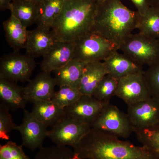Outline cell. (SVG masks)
<instances>
[{
	"mask_svg": "<svg viewBox=\"0 0 159 159\" xmlns=\"http://www.w3.org/2000/svg\"><path fill=\"white\" fill-rule=\"evenodd\" d=\"M91 128L90 125L66 117L51 127L48 131V137L55 145L73 148Z\"/></svg>",
	"mask_w": 159,
	"mask_h": 159,
	"instance_id": "ba28073f",
	"label": "cell"
},
{
	"mask_svg": "<svg viewBox=\"0 0 159 159\" xmlns=\"http://www.w3.org/2000/svg\"><path fill=\"white\" fill-rule=\"evenodd\" d=\"M34 159H81L74 149L68 146H55L38 149Z\"/></svg>",
	"mask_w": 159,
	"mask_h": 159,
	"instance_id": "484cf974",
	"label": "cell"
},
{
	"mask_svg": "<svg viewBox=\"0 0 159 159\" xmlns=\"http://www.w3.org/2000/svg\"><path fill=\"white\" fill-rule=\"evenodd\" d=\"M86 64L85 63L72 59L62 67L54 71V78L57 85L69 86L79 89Z\"/></svg>",
	"mask_w": 159,
	"mask_h": 159,
	"instance_id": "44dd1931",
	"label": "cell"
},
{
	"mask_svg": "<svg viewBox=\"0 0 159 159\" xmlns=\"http://www.w3.org/2000/svg\"><path fill=\"white\" fill-rule=\"evenodd\" d=\"M119 50L142 66L159 62V39L139 32L131 34Z\"/></svg>",
	"mask_w": 159,
	"mask_h": 159,
	"instance_id": "5b68a950",
	"label": "cell"
},
{
	"mask_svg": "<svg viewBox=\"0 0 159 159\" xmlns=\"http://www.w3.org/2000/svg\"><path fill=\"white\" fill-rule=\"evenodd\" d=\"M56 41L51 28L37 26L36 29L29 31L26 54L34 58L43 57Z\"/></svg>",
	"mask_w": 159,
	"mask_h": 159,
	"instance_id": "9a60e30c",
	"label": "cell"
},
{
	"mask_svg": "<svg viewBox=\"0 0 159 159\" xmlns=\"http://www.w3.org/2000/svg\"><path fill=\"white\" fill-rule=\"evenodd\" d=\"M24 88L16 82L0 77V100L9 110L25 109L28 101L24 93Z\"/></svg>",
	"mask_w": 159,
	"mask_h": 159,
	"instance_id": "e0dca14e",
	"label": "cell"
},
{
	"mask_svg": "<svg viewBox=\"0 0 159 159\" xmlns=\"http://www.w3.org/2000/svg\"><path fill=\"white\" fill-rule=\"evenodd\" d=\"M119 80L109 74L106 75L97 85L93 97L104 105L110 103L112 97L116 96Z\"/></svg>",
	"mask_w": 159,
	"mask_h": 159,
	"instance_id": "d4e9b609",
	"label": "cell"
},
{
	"mask_svg": "<svg viewBox=\"0 0 159 159\" xmlns=\"http://www.w3.org/2000/svg\"><path fill=\"white\" fill-rule=\"evenodd\" d=\"M94 1L97 3V5H99L105 2L106 0H94Z\"/></svg>",
	"mask_w": 159,
	"mask_h": 159,
	"instance_id": "d590c367",
	"label": "cell"
},
{
	"mask_svg": "<svg viewBox=\"0 0 159 159\" xmlns=\"http://www.w3.org/2000/svg\"><path fill=\"white\" fill-rule=\"evenodd\" d=\"M65 0H43L39 5L37 26L51 28L59 16Z\"/></svg>",
	"mask_w": 159,
	"mask_h": 159,
	"instance_id": "603a6c76",
	"label": "cell"
},
{
	"mask_svg": "<svg viewBox=\"0 0 159 159\" xmlns=\"http://www.w3.org/2000/svg\"><path fill=\"white\" fill-rule=\"evenodd\" d=\"M22 1H29V2H33L40 3L42 2L43 0H22Z\"/></svg>",
	"mask_w": 159,
	"mask_h": 159,
	"instance_id": "e575fe53",
	"label": "cell"
},
{
	"mask_svg": "<svg viewBox=\"0 0 159 159\" xmlns=\"http://www.w3.org/2000/svg\"><path fill=\"white\" fill-rule=\"evenodd\" d=\"M72 148L81 159H159L152 148L136 146L92 127Z\"/></svg>",
	"mask_w": 159,
	"mask_h": 159,
	"instance_id": "6da1fadb",
	"label": "cell"
},
{
	"mask_svg": "<svg viewBox=\"0 0 159 159\" xmlns=\"http://www.w3.org/2000/svg\"><path fill=\"white\" fill-rule=\"evenodd\" d=\"M134 132L137 140L142 145L152 148L159 154V125Z\"/></svg>",
	"mask_w": 159,
	"mask_h": 159,
	"instance_id": "83f0119b",
	"label": "cell"
},
{
	"mask_svg": "<svg viewBox=\"0 0 159 159\" xmlns=\"http://www.w3.org/2000/svg\"><path fill=\"white\" fill-rule=\"evenodd\" d=\"M31 113L35 119L47 128L53 127L66 117L64 109L60 107L51 100L33 102Z\"/></svg>",
	"mask_w": 159,
	"mask_h": 159,
	"instance_id": "ac0fdd59",
	"label": "cell"
},
{
	"mask_svg": "<svg viewBox=\"0 0 159 159\" xmlns=\"http://www.w3.org/2000/svg\"><path fill=\"white\" fill-rule=\"evenodd\" d=\"M139 33L159 39V7L150 6L144 15H139Z\"/></svg>",
	"mask_w": 159,
	"mask_h": 159,
	"instance_id": "cb8c5ba5",
	"label": "cell"
},
{
	"mask_svg": "<svg viewBox=\"0 0 159 159\" xmlns=\"http://www.w3.org/2000/svg\"><path fill=\"white\" fill-rule=\"evenodd\" d=\"M108 74L103 61L86 64L80 81L79 89L82 95L93 96L97 85Z\"/></svg>",
	"mask_w": 159,
	"mask_h": 159,
	"instance_id": "d6986e66",
	"label": "cell"
},
{
	"mask_svg": "<svg viewBox=\"0 0 159 159\" xmlns=\"http://www.w3.org/2000/svg\"><path fill=\"white\" fill-rule=\"evenodd\" d=\"M12 0H0V10L5 11L10 10Z\"/></svg>",
	"mask_w": 159,
	"mask_h": 159,
	"instance_id": "d6a6232c",
	"label": "cell"
},
{
	"mask_svg": "<svg viewBox=\"0 0 159 159\" xmlns=\"http://www.w3.org/2000/svg\"><path fill=\"white\" fill-rule=\"evenodd\" d=\"M74 41H56L43 56L42 71L51 73L62 67L74 58Z\"/></svg>",
	"mask_w": 159,
	"mask_h": 159,
	"instance_id": "4fadbf2b",
	"label": "cell"
},
{
	"mask_svg": "<svg viewBox=\"0 0 159 159\" xmlns=\"http://www.w3.org/2000/svg\"><path fill=\"white\" fill-rule=\"evenodd\" d=\"M6 41L13 51L25 49L29 31L13 15L3 23Z\"/></svg>",
	"mask_w": 159,
	"mask_h": 159,
	"instance_id": "ffe728a7",
	"label": "cell"
},
{
	"mask_svg": "<svg viewBox=\"0 0 159 159\" xmlns=\"http://www.w3.org/2000/svg\"><path fill=\"white\" fill-rule=\"evenodd\" d=\"M92 127L124 139L134 132L127 114L110 103L104 105Z\"/></svg>",
	"mask_w": 159,
	"mask_h": 159,
	"instance_id": "8992f818",
	"label": "cell"
},
{
	"mask_svg": "<svg viewBox=\"0 0 159 159\" xmlns=\"http://www.w3.org/2000/svg\"><path fill=\"white\" fill-rule=\"evenodd\" d=\"M144 76L151 97L159 102V62L148 66Z\"/></svg>",
	"mask_w": 159,
	"mask_h": 159,
	"instance_id": "f1b7e54d",
	"label": "cell"
},
{
	"mask_svg": "<svg viewBox=\"0 0 159 159\" xmlns=\"http://www.w3.org/2000/svg\"><path fill=\"white\" fill-rule=\"evenodd\" d=\"M150 6L159 7V0H149Z\"/></svg>",
	"mask_w": 159,
	"mask_h": 159,
	"instance_id": "836d02e7",
	"label": "cell"
},
{
	"mask_svg": "<svg viewBox=\"0 0 159 159\" xmlns=\"http://www.w3.org/2000/svg\"><path fill=\"white\" fill-rule=\"evenodd\" d=\"M0 159H30L23 149V145L9 141L0 145Z\"/></svg>",
	"mask_w": 159,
	"mask_h": 159,
	"instance_id": "4dcf8cb0",
	"label": "cell"
},
{
	"mask_svg": "<svg viewBox=\"0 0 159 159\" xmlns=\"http://www.w3.org/2000/svg\"><path fill=\"white\" fill-rule=\"evenodd\" d=\"M115 51L118 50L113 43L99 34L89 32L74 41L73 59L86 64L102 61Z\"/></svg>",
	"mask_w": 159,
	"mask_h": 159,
	"instance_id": "277c9868",
	"label": "cell"
},
{
	"mask_svg": "<svg viewBox=\"0 0 159 159\" xmlns=\"http://www.w3.org/2000/svg\"><path fill=\"white\" fill-rule=\"evenodd\" d=\"M98 8L94 0H65L51 27L57 40L74 41L90 32Z\"/></svg>",
	"mask_w": 159,
	"mask_h": 159,
	"instance_id": "3957f363",
	"label": "cell"
},
{
	"mask_svg": "<svg viewBox=\"0 0 159 159\" xmlns=\"http://www.w3.org/2000/svg\"><path fill=\"white\" fill-rule=\"evenodd\" d=\"M34 58L17 51L5 54L0 60V77L16 83L29 81L36 66Z\"/></svg>",
	"mask_w": 159,
	"mask_h": 159,
	"instance_id": "52a82bcc",
	"label": "cell"
},
{
	"mask_svg": "<svg viewBox=\"0 0 159 159\" xmlns=\"http://www.w3.org/2000/svg\"><path fill=\"white\" fill-rule=\"evenodd\" d=\"M104 104L93 96L82 95L77 101L64 109L66 116L92 126Z\"/></svg>",
	"mask_w": 159,
	"mask_h": 159,
	"instance_id": "7c38bea8",
	"label": "cell"
},
{
	"mask_svg": "<svg viewBox=\"0 0 159 159\" xmlns=\"http://www.w3.org/2000/svg\"><path fill=\"white\" fill-rule=\"evenodd\" d=\"M57 85L51 73L42 71L34 79L29 81L24 88L26 100L32 103L36 101L50 100L52 99Z\"/></svg>",
	"mask_w": 159,
	"mask_h": 159,
	"instance_id": "5bb4252c",
	"label": "cell"
},
{
	"mask_svg": "<svg viewBox=\"0 0 159 159\" xmlns=\"http://www.w3.org/2000/svg\"><path fill=\"white\" fill-rule=\"evenodd\" d=\"M98 6L90 32L108 40L119 50L132 31L137 29L140 14L129 9L121 0H106Z\"/></svg>",
	"mask_w": 159,
	"mask_h": 159,
	"instance_id": "7a4b0ae2",
	"label": "cell"
},
{
	"mask_svg": "<svg viewBox=\"0 0 159 159\" xmlns=\"http://www.w3.org/2000/svg\"><path fill=\"white\" fill-rule=\"evenodd\" d=\"M133 3L137 11L141 16L144 15L150 8L149 0H130Z\"/></svg>",
	"mask_w": 159,
	"mask_h": 159,
	"instance_id": "1f68e13d",
	"label": "cell"
},
{
	"mask_svg": "<svg viewBox=\"0 0 159 159\" xmlns=\"http://www.w3.org/2000/svg\"><path fill=\"white\" fill-rule=\"evenodd\" d=\"M16 130L21 136L23 146L30 150H38L43 146L45 139L48 137L47 127L35 119L31 112L24 110L23 121L17 125Z\"/></svg>",
	"mask_w": 159,
	"mask_h": 159,
	"instance_id": "8fae6325",
	"label": "cell"
},
{
	"mask_svg": "<svg viewBox=\"0 0 159 159\" xmlns=\"http://www.w3.org/2000/svg\"><path fill=\"white\" fill-rule=\"evenodd\" d=\"M82 96L79 89L69 86L59 87L55 91L51 100L57 106L65 109L74 103Z\"/></svg>",
	"mask_w": 159,
	"mask_h": 159,
	"instance_id": "4316f807",
	"label": "cell"
},
{
	"mask_svg": "<svg viewBox=\"0 0 159 159\" xmlns=\"http://www.w3.org/2000/svg\"><path fill=\"white\" fill-rule=\"evenodd\" d=\"M109 75L118 79L130 74L143 72L142 66L125 54L115 51L103 61Z\"/></svg>",
	"mask_w": 159,
	"mask_h": 159,
	"instance_id": "2e32d148",
	"label": "cell"
},
{
	"mask_svg": "<svg viewBox=\"0 0 159 159\" xmlns=\"http://www.w3.org/2000/svg\"><path fill=\"white\" fill-rule=\"evenodd\" d=\"M9 109L0 102V139L4 140L10 139L9 134L16 130V126L9 113Z\"/></svg>",
	"mask_w": 159,
	"mask_h": 159,
	"instance_id": "f546056e",
	"label": "cell"
},
{
	"mask_svg": "<svg viewBox=\"0 0 159 159\" xmlns=\"http://www.w3.org/2000/svg\"><path fill=\"white\" fill-rule=\"evenodd\" d=\"M116 96L123 100L127 106L151 98L144 71L119 79Z\"/></svg>",
	"mask_w": 159,
	"mask_h": 159,
	"instance_id": "30bf717a",
	"label": "cell"
},
{
	"mask_svg": "<svg viewBox=\"0 0 159 159\" xmlns=\"http://www.w3.org/2000/svg\"><path fill=\"white\" fill-rule=\"evenodd\" d=\"M40 3L22 0H13L10 11L20 23L27 28L37 23Z\"/></svg>",
	"mask_w": 159,
	"mask_h": 159,
	"instance_id": "7402d4cb",
	"label": "cell"
},
{
	"mask_svg": "<svg viewBox=\"0 0 159 159\" xmlns=\"http://www.w3.org/2000/svg\"><path fill=\"white\" fill-rule=\"evenodd\" d=\"M127 116L134 132L159 125V102L152 98L128 106Z\"/></svg>",
	"mask_w": 159,
	"mask_h": 159,
	"instance_id": "9c48e42d",
	"label": "cell"
}]
</instances>
